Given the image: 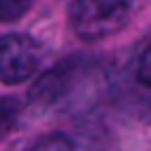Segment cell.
<instances>
[{
    "instance_id": "obj_5",
    "label": "cell",
    "mask_w": 151,
    "mask_h": 151,
    "mask_svg": "<svg viewBox=\"0 0 151 151\" xmlns=\"http://www.w3.org/2000/svg\"><path fill=\"white\" fill-rule=\"evenodd\" d=\"M26 151H76L73 142L61 134V132H54V134H47V137H40L35 144H31Z\"/></svg>"
},
{
    "instance_id": "obj_2",
    "label": "cell",
    "mask_w": 151,
    "mask_h": 151,
    "mask_svg": "<svg viewBox=\"0 0 151 151\" xmlns=\"http://www.w3.org/2000/svg\"><path fill=\"white\" fill-rule=\"evenodd\" d=\"M42 61V45L26 33L0 35V83H26Z\"/></svg>"
},
{
    "instance_id": "obj_7",
    "label": "cell",
    "mask_w": 151,
    "mask_h": 151,
    "mask_svg": "<svg viewBox=\"0 0 151 151\" xmlns=\"http://www.w3.org/2000/svg\"><path fill=\"white\" fill-rule=\"evenodd\" d=\"M137 80L146 87H151V45L139 54L137 59Z\"/></svg>"
},
{
    "instance_id": "obj_4",
    "label": "cell",
    "mask_w": 151,
    "mask_h": 151,
    "mask_svg": "<svg viewBox=\"0 0 151 151\" xmlns=\"http://www.w3.org/2000/svg\"><path fill=\"white\" fill-rule=\"evenodd\" d=\"M19 120V104L14 99H0V142L14 132Z\"/></svg>"
},
{
    "instance_id": "obj_6",
    "label": "cell",
    "mask_w": 151,
    "mask_h": 151,
    "mask_svg": "<svg viewBox=\"0 0 151 151\" xmlns=\"http://www.w3.org/2000/svg\"><path fill=\"white\" fill-rule=\"evenodd\" d=\"M35 0H0V21H17L21 19Z\"/></svg>"
},
{
    "instance_id": "obj_1",
    "label": "cell",
    "mask_w": 151,
    "mask_h": 151,
    "mask_svg": "<svg viewBox=\"0 0 151 151\" xmlns=\"http://www.w3.org/2000/svg\"><path fill=\"white\" fill-rule=\"evenodd\" d=\"M132 17V0H73L68 24L85 42H99L116 35Z\"/></svg>"
},
{
    "instance_id": "obj_3",
    "label": "cell",
    "mask_w": 151,
    "mask_h": 151,
    "mask_svg": "<svg viewBox=\"0 0 151 151\" xmlns=\"http://www.w3.org/2000/svg\"><path fill=\"white\" fill-rule=\"evenodd\" d=\"M76 76V59L61 61L57 66H52L50 71H45L42 76H38V80L31 85L28 90V101L35 106H50L54 104L73 83Z\"/></svg>"
}]
</instances>
